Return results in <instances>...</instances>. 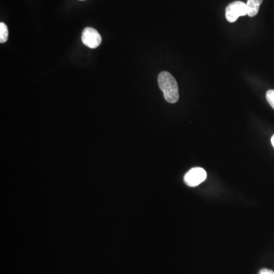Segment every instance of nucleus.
Listing matches in <instances>:
<instances>
[{
    "instance_id": "6",
    "label": "nucleus",
    "mask_w": 274,
    "mask_h": 274,
    "mask_svg": "<svg viewBox=\"0 0 274 274\" xmlns=\"http://www.w3.org/2000/svg\"><path fill=\"white\" fill-rule=\"evenodd\" d=\"M8 27L5 23L1 22L0 23V43H5L8 40Z\"/></svg>"
},
{
    "instance_id": "1",
    "label": "nucleus",
    "mask_w": 274,
    "mask_h": 274,
    "mask_svg": "<svg viewBox=\"0 0 274 274\" xmlns=\"http://www.w3.org/2000/svg\"><path fill=\"white\" fill-rule=\"evenodd\" d=\"M159 88L164 94L165 99L171 104H175L179 99V90L177 81L169 72H162L158 77Z\"/></svg>"
},
{
    "instance_id": "3",
    "label": "nucleus",
    "mask_w": 274,
    "mask_h": 274,
    "mask_svg": "<svg viewBox=\"0 0 274 274\" xmlns=\"http://www.w3.org/2000/svg\"><path fill=\"white\" fill-rule=\"evenodd\" d=\"M207 172L202 168H193L185 175V183L189 187H197L207 179Z\"/></svg>"
},
{
    "instance_id": "8",
    "label": "nucleus",
    "mask_w": 274,
    "mask_h": 274,
    "mask_svg": "<svg viewBox=\"0 0 274 274\" xmlns=\"http://www.w3.org/2000/svg\"><path fill=\"white\" fill-rule=\"evenodd\" d=\"M258 274H274V271L269 269H262L260 271Z\"/></svg>"
},
{
    "instance_id": "4",
    "label": "nucleus",
    "mask_w": 274,
    "mask_h": 274,
    "mask_svg": "<svg viewBox=\"0 0 274 274\" xmlns=\"http://www.w3.org/2000/svg\"><path fill=\"white\" fill-rule=\"evenodd\" d=\"M83 43L88 47L94 49L99 46L102 42L101 35L94 28L88 27L83 31L82 35Z\"/></svg>"
},
{
    "instance_id": "2",
    "label": "nucleus",
    "mask_w": 274,
    "mask_h": 274,
    "mask_svg": "<svg viewBox=\"0 0 274 274\" xmlns=\"http://www.w3.org/2000/svg\"><path fill=\"white\" fill-rule=\"evenodd\" d=\"M248 15V7L246 3L241 1H235L228 4L226 8V18L229 22H234L238 20L240 16Z\"/></svg>"
},
{
    "instance_id": "5",
    "label": "nucleus",
    "mask_w": 274,
    "mask_h": 274,
    "mask_svg": "<svg viewBox=\"0 0 274 274\" xmlns=\"http://www.w3.org/2000/svg\"><path fill=\"white\" fill-rule=\"evenodd\" d=\"M262 2L263 0H248L246 5L248 7V16L254 17L257 15Z\"/></svg>"
},
{
    "instance_id": "7",
    "label": "nucleus",
    "mask_w": 274,
    "mask_h": 274,
    "mask_svg": "<svg viewBox=\"0 0 274 274\" xmlns=\"http://www.w3.org/2000/svg\"><path fill=\"white\" fill-rule=\"evenodd\" d=\"M266 97L270 105L274 109V90H271L268 91L266 94Z\"/></svg>"
},
{
    "instance_id": "9",
    "label": "nucleus",
    "mask_w": 274,
    "mask_h": 274,
    "mask_svg": "<svg viewBox=\"0 0 274 274\" xmlns=\"http://www.w3.org/2000/svg\"><path fill=\"white\" fill-rule=\"evenodd\" d=\"M271 143H272L273 146L274 148V135L273 136L272 138H271Z\"/></svg>"
}]
</instances>
